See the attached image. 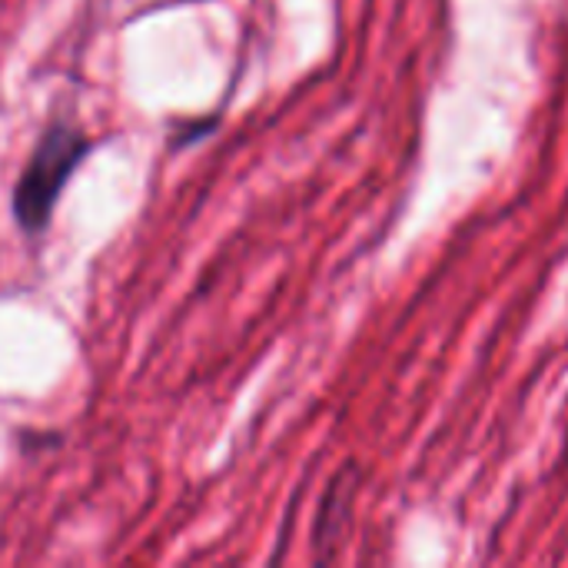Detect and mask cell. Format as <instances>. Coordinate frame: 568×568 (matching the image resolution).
<instances>
[{
	"instance_id": "1",
	"label": "cell",
	"mask_w": 568,
	"mask_h": 568,
	"mask_svg": "<svg viewBox=\"0 0 568 568\" xmlns=\"http://www.w3.org/2000/svg\"><path fill=\"white\" fill-rule=\"evenodd\" d=\"M90 153V140L70 126V123H53L33 146L17 186H13V216L20 230L37 233L47 226L63 186L70 183L73 170L80 160Z\"/></svg>"
}]
</instances>
